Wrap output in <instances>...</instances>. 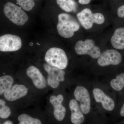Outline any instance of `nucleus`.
<instances>
[{
  "instance_id": "f257e3e1",
  "label": "nucleus",
  "mask_w": 124,
  "mask_h": 124,
  "mask_svg": "<svg viewBox=\"0 0 124 124\" xmlns=\"http://www.w3.org/2000/svg\"><path fill=\"white\" fill-rule=\"evenodd\" d=\"M58 22L57 29L62 37L68 38L72 37L74 32L78 31L80 25L75 19L70 15L62 13L58 16Z\"/></svg>"
},
{
  "instance_id": "f03ea898",
  "label": "nucleus",
  "mask_w": 124,
  "mask_h": 124,
  "mask_svg": "<svg viewBox=\"0 0 124 124\" xmlns=\"http://www.w3.org/2000/svg\"><path fill=\"white\" fill-rule=\"evenodd\" d=\"M4 13L9 20L18 26L24 25L29 19L28 16L21 7L11 2L5 4Z\"/></svg>"
},
{
  "instance_id": "7ed1b4c3",
  "label": "nucleus",
  "mask_w": 124,
  "mask_h": 124,
  "mask_svg": "<svg viewBox=\"0 0 124 124\" xmlns=\"http://www.w3.org/2000/svg\"><path fill=\"white\" fill-rule=\"evenodd\" d=\"M45 59L48 64L59 69H64L68 64V59L65 51L60 48L53 47L46 54Z\"/></svg>"
},
{
  "instance_id": "20e7f679",
  "label": "nucleus",
  "mask_w": 124,
  "mask_h": 124,
  "mask_svg": "<svg viewBox=\"0 0 124 124\" xmlns=\"http://www.w3.org/2000/svg\"><path fill=\"white\" fill-rule=\"evenodd\" d=\"M82 26L86 29H90L93 24H101L104 22V16L100 13L93 14L89 8H85L77 15Z\"/></svg>"
},
{
  "instance_id": "39448f33",
  "label": "nucleus",
  "mask_w": 124,
  "mask_h": 124,
  "mask_svg": "<svg viewBox=\"0 0 124 124\" xmlns=\"http://www.w3.org/2000/svg\"><path fill=\"white\" fill-rule=\"evenodd\" d=\"M75 49L78 55L87 54L94 59L98 58L101 54L99 48L95 45L93 40L90 39L78 41L75 46Z\"/></svg>"
},
{
  "instance_id": "423d86ee",
  "label": "nucleus",
  "mask_w": 124,
  "mask_h": 124,
  "mask_svg": "<svg viewBox=\"0 0 124 124\" xmlns=\"http://www.w3.org/2000/svg\"><path fill=\"white\" fill-rule=\"evenodd\" d=\"M22 46V40L18 36L6 34L0 36V51H17L20 49Z\"/></svg>"
},
{
  "instance_id": "0eeeda50",
  "label": "nucleus",
  "mask_w": 124,
  "mask_h": 124,
  "mask_svg": "<svg viewBox=\"0 0 124 124\" xmlns=\"http://www.w3.org/2000/svg\"><path fill=\"white\" fill-rule=\"evenodd\" d=\"M44 68L48 73V84L51 88H57L60 82L64 80L65 72L62 69H59L48 64H44Z\"/></svg>"
},
{
  "instance_id": "6e6552de",
  "label": "nucleus",
  "mask_w": 124,
  "mask_h": 124,
  "mask_svg": "<svg viewBox=\"0 0 124 124\" xmlns=\"http://www.w3.org/2000/svg\"><path fill=\"white\" fill-rule=\"evenodd\" d=\"M122 56L119 52L114 49H108L101 54L98 59V64L101 67L110 65H117L122 61Z\"/></svg>"
},
{
  "instance_id": "1a4fd4ad",
  "label": "nucleus",
  "mask_w": 124,
  "mask_h": 124,
  "mask_svg": "<svg viewBox=\"0 0 124 124\" xmlns=\"http://www.w3.org/2000/svg\"><path fill=\"white\" fill-rule=\"evenodd\" d=\"M76 100L80 103L81 110L84 114L89 113L91 108V101L88 91L85 87L78 86L76 88L74 93Z\"/></svg>"
},
{
  "instance_id": "9d476101",
  "label": "nucleus",
  "mask_w": 124,
  "mask_h": 124,
  "mask_svg": "<svg viewBox=\"0 0 124 124\" xmlns=\"http://www.w3.org/2000/svg\"><path fill=\"white\" fill-rule=\"evenodd\" d=\"M26 73L32 80L33 85L36 88L43 89L46 87V80L37 67L34 66L29 67L27 69Z\"/></svg>"
},
{
  "instance_id": "9b49d317",
  "label": "nucleus",
  "mask_w": 124,
  "mask_h": 124,
  "mask_svg": "<svg viewBox=\"0 0 124 124\" xmlns=\"http://www.w3.org/2000/svg\"><path fill=\"white\" fill-rule=\"evenodd\" d=\"M63 100L64 98L62 94H59L57 97L52 95L50 98V102L54 107V116L59 121L63 120L66 115V108L62 105Z\"/></svg>"
},
{
  "instance_id": "f8f14e48",
  "label": "nucleus",
  "mask_w": 124,
  "mask_h": 124,
  "mask_svg": "<svg viewBox=\"0 0 124 124\" xmlns=\"http://www.w3.org/2000/svg\"><path fill=\"white\" fill-rule=\"evenodd\" d=\"M28 89L22 85H15L4 93V96L9 101H15L26 96Z\"/></svg>"
},
{
  "instance_id": "ddd939ff",
  "label": "nucleus",
  "mask_w": 124,
  "mask_h": 124,
  "mask_svg": "<svg viewBox=\"0 0 124 124\" xmlns=\"http://www.w3.org/2000/svg\"><path fill=\"white\" fill-rule=\"evenodd\" d=\"M93 94L96 102L101 103L105 110L108 111L113 110L115 107V102L101 90L97 88L94 89Z\"/></svg>"
},
{
  "instance_id": "4468645a",
  "label": "nucleus",
  "mask_w": 124,
  "mask_h": 124,
  "mask_svg": "<svg viewBox=\"0 0 124 124\" xmlns=\"http://www.w3.org/2000/svg\"><path fill=\"white\" fill-rule=\"evenodd\" d=\"M69 106L71 111V120L72 124L83 123L85 120L84 116L77 101L72 99L69 102Z\"/></svg>"
},
{
  "instance_id": "2eb2a0df",
  "label": "nucleus",
  "mask_w": 124,
  "mask_h": 124,
  "mask_svg": "<svg viewBox=\"0 0 124 124\" xmlns=\"http://www.w3.org/2000/svg\"><path fill=\"white\" fill-rule=\"evenodd\" d=\"M111 42L115 48L124 49V28H119L116 29L111 38Z\"/></svg>"
},
{
  "instance_id": "dca6fc26",
  "label": "nucleus",
  "mask_w": 124,
  "mask_h": 124,
  "mask_svg": "<svg viewBox=\"0 0 124 124\" xmlns=\"http://www.w3.org/2000/svg\"><path fill=\"white\" fill-rule=\"evenodd\" d=\"M13 78L6 75L0 77V95H2L10 88L14 83Z\"/></svg>"
},
{
  "instance_id": "f3484780",
  "label": "nucleus",
  "mask_w": 124,
  "mask_h": 124,
  "mask_svg": "<svg viewBox=\"0 0 124 124\" xmlns=\"http://www.w3.org/2000/svg\"><path fill=\"white\" fill-rule=\"evenodd\" d=\"M56 2L59 7L66 12L76 11L77 4L74 0H56Z\"/></svg>"
},
{
  "instance_id": "a211bd4d",
  "label": "nucleus",
  "mask_w": 124,
  "mask_h": 124,
  "mask_svg": "<svg viewBox=\"0 0 124 124\" xmlns=\"http://www.w3.org/2000/svg\"><path fill=\"white\" fill-rule=\"evenodd\" d=\"M110 85L116 91L122 90L124 87V73H121L116 77V78L111 81Z\"/></svg>"
},
{
  "instance_id": "6ab92c4d",
  "label": "nucleus",
  "mask_w": 124,
  "mask_h": 124,
  "mask_svg": "<svg viewBox=\"0 0 124 124\" xmlns=\"http://www.w3.org/2000/svg\"><path fill=\"white\" fill-rule=\"evenodd\" d=\"M19 124H41L40 121L26 114H22L18 117Z\"/></svg>"
},
{
  "instance_id": "aec40b11",
  "label": "nucleus",
  "mask_w": 124,
  "mask_h": 124,
  "mask_svg": "<svg viewBox=\"0 0 124 124\" xmlns=\"http://www.w3.org/2000/svg\"><path fill=\"white\" fill-rule=\"evenodd\" d=\"M11 114L10 108L6 106L5 102L0 99V117L6 119L10 116Z\"/></svg>"
},
{
  "instance_id": "412c9836",
  "label": "nucleus",
  "mask_w": 124,
  "mask_h": 124,
  "mask_svg": "<svg viewBox=\"0 0 124 124\" xmlns=\"http://www.w3.org/2000/svg\"><path fill=\"white\" fill-rule=\"evenodd\" d=\"M17 4L25 11L31 10L35 5L33 0H16Z\"/></svg>"
},
{
  "instance_id": "4be33fe9",
  "label": "nucleus",
  "mask_w": 124,
  "mask_h": 124,
  "mask_svg": "<svg viewBox=\"0 0 124 124\" xmlns=\"http://www.w3.org/2000/svg\"><path fill=\"white\" fill-rule=\"evenodd\" d=\"M117 14L120 18H124V5L120 6L117 10Z\"/></svg>"
},
{
  "instance_id": "5701e85b",
  "label": "nucleus",
  "mask_w": 124,
  "mask_h": 124,
  "mask_svg": "<svg viewBox=\"0 0 124 124\" xmlns=\"http://www.w3.org/2000/svg\"><path fill=\"white\" fill-rule=\"evenodd\" d=\"M91 0H78V2L82 5H86L89 4Z\"/></svg>"
},
{
  "instance_id": "b1692460",
  "label": "nucleus",
  "mask_w": 124,
  "mask_h": 124,
  "mask_svg": "<svg viewBox=\"0 0 124 124\" xmlns=\"http://www.w3.org/2000/svg\"><path fill=\"white\" fill-rule=\"evenodd\" d=\"M120 114L121 116L124 117V103L122 106V108L121 109Z\"/></svg>"
},
{
  "instance_id": "393cba45",
  "label": "nucleus",
  "mask_w": 124,
  "mask_h": 124,
  "mask_svg": "<svg viewBox=\"0 0 124 124\" xmlns=\"http://www.w3.org/2000/svg\"><path fill=\"white\" fill-rule=\"evenodd\" d=\"M13 122H11V121L9 120L7 121H5V122H4V124H13Z\"/></svg>"
}]
</instances>
